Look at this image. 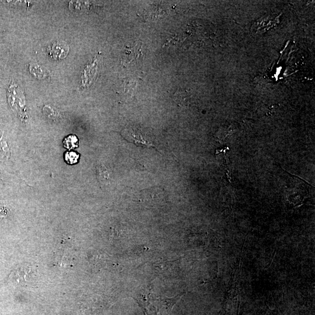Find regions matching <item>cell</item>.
Segmentation results:
<instances>
[{"label":"cell","instance_id":"cell-1","mask_svg":"<svg viewBox=\"0 0 315 315\" xmlns=\"http://www.w3.org/2000/svg\"><path fill=\"white\" fill-rule=\"evenodd\" d=\"M183 295L167 297L154 292H143L133 296L145 315H169Z\"/></svg>","mask_w":315,"mask_h":315},{"label":"cell","instance_id":"cell-2","mask_svg":"<svg viewBox=\"0 0 315 315\" xmlns=\"http://www.w3.org/2000/svg\"><path fill=\"white\" fill-rule=\"evenodd\" d=\"M144 133L141 129H137V128H126L124 130V137L126 140L129 141L130 142H133L137 146H155L153 145V143L151 139H149V137H146L144 135Z\"/></svg>","mask_w":315,"mask_h":315},{"label":"cell","instance_id":"cell-3","mask_svg":"<svg viewBox=\"0 0 315 315\" xmlns=\"http://www.w3.org/2000/svg\"><path fill=\"white\" fill-rule=\"evenodd\" d=\"M48 51L50 57L54 60H63L69 54V47L64 41H57L48 47Z\"/></svg>","mask_w":315,"mask_h":315},{"label":"cell","instance_id":"cell-4","mask_svg":"<svg viewBox=\"0 0 315 315\" xmlns=\"http://www.w3.org/2000/svg\"><path fill=\"white\" fill-rule=\"evenodd\" d=\"M78 142L77 137L74 135H70L64 139L63 143L66 148L71 149L78 146Z\"/></svg>","mask_w":315,"mask_h":315},{"label":"cell","instance_id":"cell-5","mask_svg":"<svg viewBox=\"0 0 315 315\" xmlns=\"http://www.w3.org/2000/svg\"><path fill=\"white\" fill-rule=\"evenodd\" d=\"M97 175L100 180L102 181H107L109 178V172L107 168L102 165L97 166Z\"/></svg>","mask_w":315,"mask_h":315},{"label":"cell","instance_id":"cell-6","mask_svg":"<svg viewBox=\"0 0 315 315\" xmlns=\"http://www.w3.org/2000/svg\"><path fill=\"white\" fill-rule=\"evenodd\" d=\"M65 159L67 163L69 164H74L77 163L79 159V155L74 152H67L65 155Z\"/></svg>","mask_w":315,"mask_h":315},{"label":"cell","instance_id":"cell-7","mask_svg":"<svg viewBox=\"0 0 315 315\" xmlns=\"http://www.w3.org/2000/svg\"><path fill=\"white\" fill-rule=\"evenodd\" d=\"M8 209L4 201L0 200V220L5 218L7 216Z\"/></svg>","mask_w":315,"mask_h":315}]
</instances>
